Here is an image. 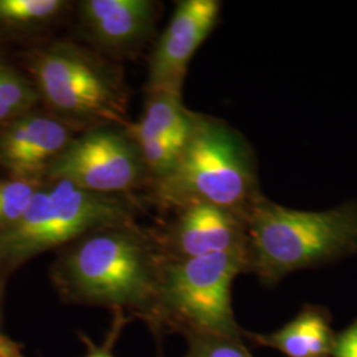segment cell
<instances>
[{"label": "cell", "instance_id": "cell-14", "mask_svg": "<svg viewBox=\"0 0 357 357\" xmlns=\"http://www.w3.org/2000/svg\"><path fill=\"white\" fill-rule=\"evenodd\" d=\"M68 0H0V35L38 36L75 13Z\"/></svg>", "mask_w": 357, "mask_h": 357}, {"label": "cell", "instance_id": "cell-20", "mask_svg": "<svg viewBox=\"0 0 357 357\" xmlns=\"http://www.w3.org/2000/svg\"><path fill=\"white\" fill-rule=\"evenodd\" d=\"M8 275L7 268L4 265V261L0 255V328L3 324V299H4V284H6V277Z\"/></svg>", "mask_w": 357, "mask_h": 357}, {"label": "cell", "instance_id": "cell-16", "mask_svg": "<svg viewBox=\"0 0 357 357\" xmlns=\"http://www.w3.org/2000/svg\"><path fill=\"white\" fill-rule=\"evenodd\" d=\"M44 184L10 176L0 178V236L23 218L33 196Z\"/></svg>", "mask_w": 357, "mask_h": 357}, {"label": "cell", "instance_id": "cell-19", "mask_svg": "<svg viewBox=\"0 0 357 357\" xmlns=\"http://www.w3.org/2000/svg\"><path fill=\"white\" fill-rule=\"evenodd\" d=\"M332 357H357V320L336 333Z\"/></svg>", "mask_w": 357, "mask_h": 357}, {"label": "cell", "instance_id": "cell-3", "mask_svg": "<svg viewBox=\"0 0 357 357\" xmlns=\"http://www.w3.org/2000/svg\"><path fill=\"white\" fill-rule=\"evenodd\" d=\"M356 250L357 203L314 212L291 209L261 195L246 213L248 273L265 286Z\"/></svg>", "mask_w": 357, "mask_h": 357}, {"label": "cell", "instance_id": "cell-2", "mask_svg": "<svg viewBox=\"0 0 357 357\" xmlns=\"http://www.w3.org/2000/svg\"><path fill=\"white\" fill-rule=\"evenodd\" d=\"M23 57L40 106L78 132L131 125L130 89L121 63L75 40L41 43Z\"/></svg>", "mask_w": 357, "mask_h": 357}, {"label": "cell", "instance_id": "cell-5", "mask_svg": "<svg viewBox=\"0 0 357 357\" xmlns=\"http://www.w3.org/2000/svg\"><path fill=\"white\" fill-rule=\"evenodd\" d=\"M248 273L246 252L165 259L156 298L146 326L160 340L167 335L243 339L234 317L231 287Z\"/></svg>", "mask_w": 357, "mask_h": 357}, {"label": "cell", "instance_id": "cell-15", "mask_svg": "<svg viewBox=\"0 0 357 357\" xmlns=\"http://www.w3.org/2000/svg\"><path fill=\"white\" fill-rule=\"evenodd\" d=\"M38 107V91L29 77L0 52V128Z\"/></svg>", "mask_w": 357, "mask_h": 357}, {"label": "cell", "instance_id": "cell-10", "mask_svg": "<svg viewBox=\"0 0 357 357\" xmlns=\"http://www.w3.org/2000/svg\"><path fill=\"white\" fill-rule=\"evenodd\" d=\"M221 8L218 0H180L176 3L175 11L150 54L146 93L183 94L190 61L216 28Z\"/></svg>", "mask_w": 357, "mask_h": 357}, {"label": "cell", "instance_id": "cell-18", "mask_svg": "<svg viewBox=\"0 0 357 357\" xmlns=\"http://www.w3.org/2000/svg\"><path fill=\"white\" fill-rule=\"evenodd\" d=\"M131 321V318L125 312H114V318L112 321L110 330L106 333V337L102 344H96L89 336L85 333H79L78 337L82 340L86 348V354L84 357H116L114 355V348L125 326ZM163 357V356H160Z\"/></svg>", "mask_w": 357, "mask_h": 357}, {"label": "cell", "instance_id": "cell-12", "mask_svg": "<svg viewBox=\"0 0 357 357\" xmlns=\"http://www.w3.org/2000/svg\"><path fill=\"white\" fill-rule=\"evenodd\" d=\"M335 339L330 312L319 306L303 307L293 320L277 331H245V340L275 349L286 357H332Z\"/></svg>", "mask_w": 357, "mask_h": 357}, {"label": "cell", "instance_id": "cell-17", "mask_svg": "<svg viewBox=\"0 0 357 357\" xmlns=\"http://www.w3.org/2000/svg\"><path fill=\"white\" fill-rule=\"evenodd\" d=\"M187 351L183 357H255L243 339L222 336L185 337Z\"/></svg>", "mask_w": 357, "mask_h": 357}, {"label": "cell", "instance_id": "cell-11", "mask_svg": "<svg viewBox=\"0 0 357 357\" xmlns=\"http://www.w3.org/2000/svg\"><path fill=\"white\" fill-rule=\"evenodd\" d=\"M77 134L40 106L0 128V167L10 178L45 183L53 160Z\"/></svg>", "mask_w": 357, "mask_h": 357}, {"label": "cell", "instance_id": "cell-6", "mask_svg": "<svg viewBox=\"0 0 357 357\" xmlns=\"http://www.w3.org/2000/svg\"><path fill=\"white\" fill-rule=\"evenodd\" d=\"M139 206L132 196L94 193L63 180L45 183L23 218L0 236V255L7 273L94 230L137 222Z\"/></svg>", "mask_w": 357, "mask_h": 357}, {"label": "cell", "instance_id": "cell-9", "mask_svg": "<svg viewBox=\"0 0 357 357\" xmlns=\"http://www.w3.org/2000/svg\"><path fill=\"white\" fill-rule=\"evenodd\" d=\"M162 10L156 0H81L73 13L82 44L121 63L153 40Z\"/></svg>", "mask_w": 357, "mask_h": 357}, {"label": "cell", "instance_id": "cell-1", "mask_svg": "<svg viewBox=\"0 0 357 357\" xmlns=\"http://www.w3.org/2000/svg\"><path fill=\"white\" fill-rule=\"evenodd\" d=\"M162 262L149 229L131 222L94 230L59 249L50 278L66 305L103 307L144 321Z\"/></svg>", "mask_w": 357, "mask_h": 357}, {"label": "cell", "instance_id": "cell-13", "mask_svg": "<svg viewBox=\"0 0 357 357\" xmlns=\"http://www.w3.org/2000/svg\"><path fill=\"white\" fill-rule=\"evenodd\" d=\"M197 113L185 107L183 94L171 91L146 93L141 118L131 122L132 138H166L183 151L191 137Z\"/></svg>", "mask_w": 357, "mask_h": 357}, {"label": "cell", "instance_id": "cell-7", "mask_svg": "<svg viewBox=\"0 0 357 357\" xmlns=\"http://www.w3.org/2000/svg\"><path fill=\"white\" fill-rule=\"evenodd\" d=\"M68 181L81 190L134 196L149 188L139 149L128 128H90L77 134L52 163L45 183Z\"/></svg>", "mask_w": 357, "mask_h": 357}, {"label": "cell", "instance_id": "cell-4", "mask_svg": "<svg viewBox=\"0 0 357 357\" xmlns=\"http://www.w3.org/2000/svg\"><path fill=\"white\" fill-rule=\"evenodd\" d=\"M149 191L151 200L167 211L204 203L246 215L261 196L255 153L227 122L197 113L176 166Z\"/></svg>", "mask_w": 357, "mask_h": 357}, {"label": "cell", "instance_id": "cell-8", "mask_svg": "<svg viewBox=\"0 0 357 357\" xmlns=\"http://www.w3.org/2000/svg\"><path fill=\"white\" fill-rule=\"evenodd\" d=\"M172 216L147 228L165 259L246 252V215L204 203L171 209Z\"/></svg>", "mask_w": 357, "mask_h": 357}]
</instances>
